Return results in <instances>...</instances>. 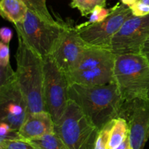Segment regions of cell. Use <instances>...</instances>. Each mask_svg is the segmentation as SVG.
Returning a JSON list of instances; mask_svg holds the SVG:
<instances>
[{
	"mask_svg": "<svg viewBox=\"0 0 149 149\" xmlns=\"http://www.w3.org/2000/svg\"><path fill=\"white\" fill-rule=\"evenodd\" d=\"M69 98L99 129L121 116L125 103L115 83L94 86L69 85Z\"/></svg>",
	"mask_w": 149,
	"mask_h": 149,
	"instance_id": "cell-1",
	"label": "cell"
},
{
	"mask_svg": "<svg viewBox=\"0 0 149 149\" xmlns=\"http://www.w3.org/2000/svg\"><path fill=\"white\" fill-rule=\"evenodd\" d=\"M15 60L16 80L26 98L29 113L46 110L43 58L18 38Z\"/></svg>",
	"mask_w": 149,
	"mask_h": 149,
	"instance_id": "cell-2",
	"label": "cell"
},
{
	"mask_svg": "<svg viewBox=\"0 0 149 149\" xmlns=\"http://www.w3.org/2000/svg\"><path fill=\"white\" fill-rule=\"evenodd\" d=\"M115 59L116 55L110 49L90 45L65 73L68 83L94 86L114 83Z\"/></svg>",
	"mask_w": 149,
	"mask_h": 149,
	"instance_id": "cell-3",
	"label": "cell"
},
{
	"mask_svg": "<svg viewBox=\"0 0 149 149\" xmlns=\"http://www.w3.org/2000/svg\"><path fill=\"white\" fill-rule=\"evenodd\" d=\"M113 77L125 102L149 100V64L141 53L116 56Z\"/></svg>",
	"mask_w": 149,
	"mask_h": 149,
	"instance_id": "cell-4",
	"label": "cell"
},
{
	"mask_svg": "<svg viewBox=\"0 0 149 149\" xmlns=\"http://www.w3.org/2000/svg\"><path fill=\"white\" fill-rule=\"evenodd\" d=\"M100 129L86 115L80 107L70 99L54 132L68 149H95Z\"/></svg>",
	"mask_w": 149,
	"mask_h": 149,
	"instance_id": "cell-5",
	"label": "cell"
},
{
	"mask_svg": "<svg viewBox=\"0 0 149 149\" xmlns=\"http://www.w3.org/2000/svg\"><path fill=\"white\" fill-rule=\"evenodd\" d=\"M18 38L45 58L52 55L65 28V21L57 18L50 23L29 10L23 22L14 25Z\"/></svg>",
	"mask_w": 149,
	"mask_h": 149,
	"instance_id": "cell-6",
	"label": "cell"
},
{
	"mask_svg": "<svg viewBox=\"0 0 149 149\" xmlns=\"http://www.w3.org/2000/svg\"><path fill=\"white\" fill-rule=\"evenodd\" d=\"M43 61L45 108L56 123L63 115L70 100L69 83L65 72L57 65L51 56L43 58Z\"/></svg>",
	"mask_w": 149,
	"mask_h": 149,
	"instance_id": "cell-7",
	"label": "cell"
},
{
	"mask_svg": "<svg viewBox=\"0 0 149 149\" xmlns=\"http://www.w3.org/2000/svg\"><path fill=\"white\" fill-rule=\"evenodd\" d=\"M132 15L129 7L117 3L104 20L85 27L77 28L80 36L89 45L111 50L113 37Z\"/></svg>",
	"mask_w": 149,
	"mask_h": 149,
	"instance_id": "cell-8",
	"label": "cell"
},
{
	"mask_svg": "<svg viewBox=\"0 0 149 149\" xmlns=\"http://www.w3.org/2000/svg\"><path fill=\"white\" fill-rule=\"evenodd\" d=\"M149 37V15H132L125 22L111 41V51L116 56L138 54Z\"/></svg>",
	"mask_w": 149,
	"mask_h": 149,
	"instance_id": "cell-9",
	"label": "cell"
},
{
	"mask_svg": "<svg viewBox=\"0 0 149 149\" xmlns=\"http://www.w3.org/2000/svg\"><path fill=\"white\" fill-rule=\"evenodd\" d=\"M29 114L26 98L17 80L0 86V120L19 131Z\"/></svg>",
	"mask_w": 149,
	"mask_h": 149,
	"instance_id": "cell-10",
	"label": "cell"
},
{
	"mask_svg": "<svg viewBox=\"0 0 149 149\" xmlns=\"http://www.w3.org/2000/svg\"><path fill=\"white\" fill-rule=\"evenodd\" d=\"M120 117L128 123L131 149H143L149 139V100L125 102Z\"/></svg>",
	"mask_w": 149,
	"mask_h": 149,
	"instance_id": "cell-11",
	"label": "cell"
},
{
	"mask_svg": "<svg viewBox=\"0 0 149 149\" xmlns=\"http://www.w3.org/2000/svg\"><path fill=\"white\" fill-rule=\"evenodd\" d=\"M90 45L81 38L77 26L70 21L65 22V28L51 56L57 65L65 73L77 64Z\"/></svg>",
	"mask_w": 149,
	"mask_h": 149,
	"instance_id": "cell-12",
	"label": "cell"
},
{
	"mask_svg": "<svg viewBox=\"0 0 149 149\" xmlns=\"http://www.w3.org/2000/svg\"><path fill=\"white\" fill-rule=\"evenodd\" d=\"M55 131V122L52 115L47 110L31 112L19 129L23 140L27 141L36 140Z\"/></svg>",
	"mask_w": 149,
	"mask_h": 149,
	"instance_id": "cell-13",
	"label": "cell"
},
{
	"mask_svg": "<svg viewBox=\"0 0 149 149\" xmlns=\"http://www.w3.org/2000/svg\"><path fill=\"white\" fill-rule=\"evenodd\" d=\"M29 9L20 0H1L0 14L5 20L15 25L25 20Z\"/></svg>",
	"mask_w": 149,
	"mask_h": 149,
	"instance_id": "cell-14",
	"label": "cell"
},
{
	"mask_svg": "<svg viewBox=\"0 0 149 149\" xmlns=\"http://www.w3.org/2000/svg\"><path fill=\"white\" fill-rule=\"evenodd\" d=\"M16 80L15 71L10 63L9 45L0 42V86Z\"/></svg>",
	"mask_w": 149,
	"mask_h": 149,
	"instance_id": "cell-15",
	"label": "cell"
},
{
	"mask_svg": "<svg viewBox=\"0 0 149 149\" xmlns=\"http://www.w3.org/2000/svg\"><path fill=\"white\" fill-rule=\"evenodd\" d=\"M129 126L126 119L117 118L115 119L109 137V149H113L120 145L129 136Z\"/></svg>",
	"mask_w": 149,
	"mask_h": 149,
	"instance_id": "cell-16",
	"label": "cell"
},
{
	"mask_svg": "<svg viewBox=\"0 0 149 149\" xmlns=\"http://www.w3.org/2000/svg\"><path fill=\"white\" fill-rule=\"evenodd\" d=\"M24 3L29 10L39 16L42 20L50 23H54L57 21L55 20L47 6V0H20Z\"/></svg>",
	"mask_w": 149,
	"mask_h": 149,
	"instance_id": "cell-17",
	"label": "cell"
},
{
	"mask_svg": "<svg viewBox=\"0 0 149 149\" xmlns=\"http://www.w3.org/2000/svg\"><path fill=\"white\" fill-rule=\"evenodd\" d=\"M29 142L36 149H68L55 132Z\"/></svg>",
	"mask_w": 149,
	"mask_h": 149,
	"instance_id": "cell-18",
	"label": "cell"
},
{
	"mask_svg": "<svg viewBox=\"0 0 149 149\" xmlns=\"http://www.w3.org/2000/svg\"><path fill=\"white\" fill-rule=\"evenodd\" d=\"M70 5L72 8H77L81 16H87L97 6L106 7V0H71Z\"/></svg>",
	"mask_w": 149,
	"mask_h": 149,
	"instance_id": "cell-19",
	"label": "cell"
},
{
	"mask_svg": "<svg viewBox=\"0 0 149 149\" xmlns=\"http://www.w3.org/2000/svg\"><path fill=\"white\" fill-rule=\"evenodd\" d=\"M111 12V8L106 9V7L97 6V7H96L93 10V13L90 14V18H89V20L87 21H86L84 23H81V24L76 26L79 29V28L85 27V26H90V25L95 24V23L103 21V20H104L109 15Z\"/></svg>",
	"mask_w": 149,
	"mask_h": 149,
	"instance_id": "cell-20",
	"label": "cell"
},
{
	"mask_svg": "<svg viewBox=\"0 0 149 149\" xmlns=\"http://www.w3.org/2000/svg\"><path fill=\"white\" fill-rule=\"evenodd\" d=\"M114 120L111 121L108 124L100 129L95 142V149H109V137H110L111 130L114 123Z\"/></svg>",
	"mask_w": 149,
	"mask_h": 149,
	"instance_id": "cell-21",
	"label": "cell"
},
{
	"mask_svg": "<svg viewBox=\"0 0 149 149\" xmlns=\"http://www.w3.org/2000/svg\"><path fill=\"white\" fill-rule=\"evenodd\" d=\"M0 149H36L31 143L23 139L0 141Z\"/></svg>",
	"mask_w": 149,
	"mask_h": 149,
	"instance_id": "cell-22",
	"label": "cell"
},
{
	"mask_svg": "<svg viewBox=\"0 0 149 149\" xmlns=\"http://www.w3.org/2000/svg\"><path fill=\"white\" fill-rule=\"evenodd\" d=\"M22 139L18 131L13 129L8 124L1 122L0 124V141L6 140Z\"/></svg>",
	"mask_w": 149,
	"mask_h": 149,
	"instance_id": "cell-23",
	"label": "cell"
},
{
	"mask_svg": "<svg viewBox=\"0 0 149 149\" xmlns=\"http://www.w3.org/2000/svg\"><path fill=\"white\" fill-rule=\"evenodd\" d=\"M130 8L132 15L136 17H144L149 15V5L138 1L129 7Z\"/></svg>",
	"mask_w": 149,
	"mask_h": 149,
	"instance_id": "cell-24",
	"label": "cell"
},
{
	"mask_svg": "<svg viewBox=\"0 0 149 149\" xmlns=\"http://www.w3.org/2000/svg\"><path fill=\"white\" fill-rule=\"evenodd\" d=\"M0 37L3 43L9 45L13 37V32L8 27H2L0 29Z\"/></svg>",
	"mask_w": 149,
	"mask_h": 149,
	"instance_id": "cell-25",
	"label": "cell"
},
{
	"mask_svg": "<svg viewBox=\"0 0 149 149\" xmlns=\"http://www.w3.org/2000/svg\"><path fill=\"white\" fill-rule=\"evenodd\" d=\"M141 54L146 58V59L148 61L149 64V37L148 39L146 40L143 46L142 50H141Z\"/></svg>",
	"mask_w": 149,
	"mask_h": 149,
	"instance_id": "cell-26",
	"label": "cell"
},
{
	"mask_svg": "<svg viewBox=\"0 0 149 149\" xmlns=\"http://www.w3.org/2000/svg\"><path fill=\"white\" fill-rule=\"evenodd\" d=\"M113 149H131L130 147V139H129V136H128L127 138L118 147L115 148Z\"/></svg>",
	"mask_w": 149,
	"mask_h": 149,
	"instance_id": "cell-27",
	"label": "cell"
},
{
	"mask_svg": "<svg viewBox=\"0 0 149 149\" xmlns=\"http://www.w3.org/2000/svg\"><path fill=\"white\" fill-rule=\"evenodd\" d=\"M138 0H121L122 4L125 6H127V7H130L132 4H135L136 1H138Z\"/></svg>",
	"mask_w": 149,
	"mask_h": 149,
	"instance_id": "cell-28",
	"label": "cell"
},
{
	"mask_svg": "<svg viewBox=\"0 0 149 149\" xmlns=\"http://www.w3.org/2000/svg\"><path fill=\"white\" fill-rule=\"evenodd\" d=\"M138 1H141V2L144 3V4H147V5H149V0H138Z\"/></svg>",
	"mask_w": 149,
	"mask_h": 149,
	"instance_id": "cell-29",
	"label": "cell"
}]
</instances>
